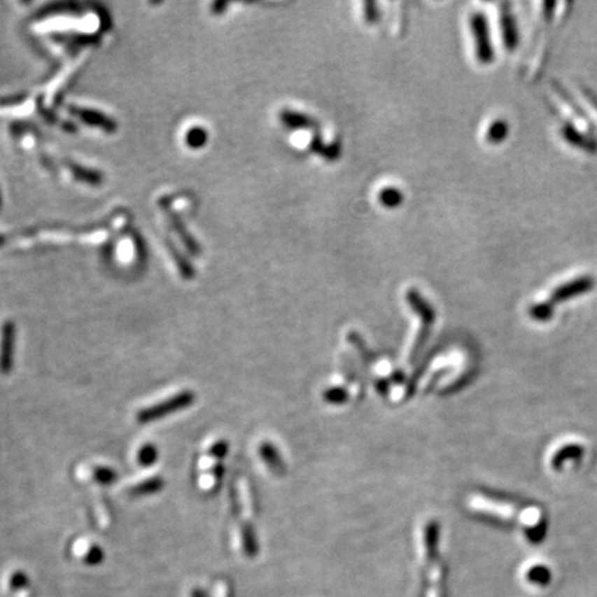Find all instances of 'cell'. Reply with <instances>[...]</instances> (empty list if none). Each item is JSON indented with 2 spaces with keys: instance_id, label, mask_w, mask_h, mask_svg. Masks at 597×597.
Here are the masks:
<instances>
[{
  "instance_id": "cell-1",
  "label": "cell",
  "mask_w": 597,
  "mask_h": 597,
  "mask_svg": "<svg viewBox=\"0 0 597 597\" xmlns=\"http://www.w3.org/2000/svg\"><path fill=\"white\" fill-rule=\"evenodd\" d=\"M405 302L412 309V311L421 318V326H419L418 332L415 333V336L408 343L407 350H405V360L412 361L419 346L422 344L426 335L429 333L430 326L433 325V323H435V313L433 306H430V303L423 297V295L414 288L407 290Z\"/></svg>"
},
{
  "instance_id": "cell-2",
  "label": "cell",
  "mask_w": 597,
  "mask_h": 597,
  "mask_svg": "<svg viewBox=\"0 0 597 597\" xmlns=\"http://www.w3.org/2000/svg\"><path fill=\"white\" fill-rule=\"evenodd\" d=\"M194 402H195V394L191 390H183L157 404L141 408L136 414V421L140 425H147V423L160 421L164 416L180 412L185 408H190Z\"/></svg>"
},
{
  "instance_id": "cell-3",
  "label": "cell",
  "mask_w": 597,
  "mask_h": 597,
  "mask_svg": "<svg viewBox=\"0 0 597 597\" xmlns=\"http://www.w3.org/2000/svg\"><path fill=\"white\" fill-rule=\"evenodd\" d=\"M470 31L475 39L476 57L482 64H491L495 58L489 18L484 13L476 11L470 15Z\"/></svg>"
},
{
  "instance_id": "cell-4",
  "label": "cell",
  "mask_w": 597,
  "mask_h": 597,
  "mask_svg": "<svg viewBox=\"0 0 597 597\" xmlns=\"http://www.w3.org/2000/svg\"><path fill=\"white\" fill-rule=\"evenodd\" d=\"M594 285H595V281L591 276H580V278L571 279L560 285L557 289H554V292L549 297V302H543V304L552 310V306L554 303H560L574 296L589 292L594 288Z\"/></svg>"
},
{
  "instance_id": "cell-5",
  "label": "cell",
  "mask_w": 597,
  "mask_h": 597,
  "mask_svg": "<svg viewBox=\"0 0 597 597\" xmlns=\"http://www.w3.org/2000/svg\"><path fill=\"white\" fill-rule=\"evenodd\" d=\"M15 349V326L10 321L0 326V374L7 375L13 370Z\"/></svg>"
},
{
  "instance_id": "cell-6",
  "label": "cell",
  "mask_w": 597,
  "mask_h": 597,
  "mask_svg": "<svg viewBox=\"0 0 597 597\" xmlns=\"http://www.w3.org/2000/svg\"><path fill=\"white\" fill-rule=\"evenodd\" d=\"M279 120L281 123L290 130H313L314 134L320 132V122L304 113V112H299V111H293V109H282L279 112Z\"/></svg>"
},
{
  "instance_id": "cell-7",
  "label": "cell",
  "mask_w": 597,
  "mask_h": 597,
  "mask_svg": "<svg viewBox=\"0 0 597 597\" xmlns=\"http://www.w3.org/2000/svg\"><path fill=\"white\" fill-rule=\"evenodd\" d=\"M500 28H502L505 48L510 52L514 50L519 45V28H517L516 18L507 3L500 4Z\"/></svg>"
},
{
  "instance_id": "cell-8",
  "label": "cell",
  "mask_w": 597,
  "mask_h": 597,
  "mask_svg": "<svg viewBox=\"0 0 597 597\" xmlns=\"http://www.w3.org/2000/svg\"><path fill=\"white\" fill-rule=\"evenodd\" d=\"M309 148H310V151L316 153L317 155L323 157L329 162H333L340 157V146L337 143L326 144L325 141L323 140V137L320 136V133H316L313 136V139L309 144Z\"/></svg>"
},
{
  "instance_id": "cell-9",
  "label": "cell",
  "mask_w": 597,
  "mask_h": 597,
  "mask_svg": "<svg viewBox=\"0 0 597 597\" xmlns=\"http://www.w3.org/2000/svg\"><path fill=\"white\" fill-rule=\"evenodd\" d=\"M80 475H86V477L92 479L100 486H108L116 482L118 475L113 469H109L106 466H93V468H83L80 470Z\"/></svg>"
},
{
  "instance_id": "cell-10",
  "label": "cell",
  "mask_w": 597,
  "mask_h": 597,
  "mask_svg": "<svg viewBox=\"0 0 597 597\" xmlns=\"http://www.w3.org/2000/svg\"><path fill=\"white\" fill-rule=\"evenodd\" d=\"M164 482L162 477L160 476H153L148 477L146 480L139 482L137 484L132 486L129 489V493L132 496H146V495H153V493H158L160 491H162Z\"/></svg>"
},
{
  "instance_id": "cell-11",
  "label": "cell",
  "mask_w": 597,
  "mask_h": 597,
  "mask_svg": "<svg viewBox=\"0 0 597 597\" xmlns=\"http://www.w3.org/2000/svg\"><path fill=\"white\" fill-rule=\"evenodd\" d=\"M379 202L388 209L398 208L404 202V194L397 187H384L379 192Z\"/></svg>"
},
{
  "instance_id": "cell-12",
  "label": "cell",
  "mask_w": 597,
  "mask_h": 597,
  "mask_svg": "<svg viewBox=\"0 0 597 597\" xmlns=\"http://www.w3.org/2000/svg\"><path fill=\"white\" fill-rule=\"evenodd\" d=\"M136 461L141 468L153 466L158 461V449L154 444H143L136 455Z\"/></svg>"
},
{
  "instance_id": "cell-13",
  "label": "cell",
  "mask_w": 597,
  "mask_h": 597,
  "mask_svg": "<svg viewBox=\"0 0 597 597\" xmlns=\"http://www.w3.org/2000/svg\"><path fill=\"white\" fill-rule=\"evenodd\" d=\"M507 132H509L507 122L503 119H496L489 126L486 139L491 144H499L500 141H503L507 137Z\"/></svg>"
},
{
  "instance_id": "cell-14",
  "label": "cell",
  "mask_w": 597,
  "mask_h": 597,
  "mask_svg": "<svg viewBox=\"0 0 597 597\" xmlns=\"http://www.w3.org/2000/svg\"><path fill=\"white\" fill-rule=\"evenodd\" d=\"M221 476H223V466H221V465H218V466H216L215 469H212V470L206 472V473L199 479V484H201V487H202V489H206V491H211V489H213L216 486H218V482H220V479H221Z\"/></svg>"
},
{
  "instance_id": "cell-15",
  "label": "cell",
  "mask_w": 597,
  "mask_h": 597,
  "mask_svg": "<svg viewBox=\"0 0 597 597\" xmlns=\"http://www.w3.org/2000/svg\"><path fill=\"white\" fill-rule=\"evenodd\" d=\"M259 452H260V456H262V459L265 461V463L272 469V472H276L278 470V468L281 466V462H279V459H278V455L275 454V451H274V448H272L270 444H263L262 447H260V449H259Z\"/></svg>"
},
{
  "instance_id": "cell-16",
  "label": "cell",
  "mask_w": 597,
  "mask_h": 597,
  "mask_svg": "<svg viewBox=\"0 0 597 597\" xmlns=\"http://www.w3.org/2000/svg\"><path fill=\"white\" fill-rule=\"evenodd\" d=\"M364 20L371 25L379 22L380 10L378 3H375V1H365L364 3Z\"/></svg>"
},
{
  "instance_id": "cell-17",
  "label": "cell",
  "mask_w": 597,
  "mask_h": 597,
  "mask_svg": "<svg viewBox=\"0 0 597 597\" xmlns=\"http://www.w3.org/2000/svg\"><path fill=\"white\" fill-rule=\"evenodd\" d=\"M227 451H228V444H227V441H225V440H218V441H215L212 445H209V447H208V449H206V455H208V456H211V458H213V459L221 461V459L225 456Z\"/></svg>"
}]
</instances>
